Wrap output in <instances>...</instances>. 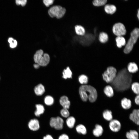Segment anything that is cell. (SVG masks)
I'll list each match as a JSON object with an SVG mask.
<instances>
[{
    "instance_id": "cell-27",
    "label": "cell",
    "mask_w": 139,
    "mask_h": 139,
    "mask_svg": "<svg viewBox=\"0 0 139 139\" xmlns=\"http://www.w3.org/2000/svg\"><path fill=\"white\" fill-rule=\"evenodd\" d=\"M72 73L69 67H67L66 69H64L63 72V77L66 79L71 78L72 77Z\"/></svg>"
},
{
    "instance_id": "cell-2",
    "label": "cell",
    "mask_w": 139,
    "mask_h": 139,
    "mask_svg": "<svg viewBox=\"0 0 139 139\" xmlns=\"http://www.w3.org/2000/svg\"><path fill=\"white\" fill-rule=\"evenodd\" d=\"M79 94L82 101H86L88 100L91 103H94L97 100L98 93L96 89L90 85H82L79 89Z\"/></svg>"
},
{
    "instance_id": "cell-23",
    "label": "cell",
    "mask_w": 139,
    "mask_h": 139,
    "mask_svg": "<svg viewBox=\"0 0 139 139\" xmlns=\"http://www.w3.org/2000/svg\"><path fill=\"white\" fill-rule=\"evenodd\" d=\"M76 33L78 35L83 36L85 33V30L84 27L81 25H77L75 27Z\"/></svg>"
},
{
    "instance_id": "cell-16",
    "label": "cell",
    "mask_w": 139,
    "mask_h": 139,
    "mask_svg": "<svg viewBox=\"0 0 139 139\" xmlns=\"http://www.w3.org/2000/svg\"><path fill=\"white\" fill-rule=\"evenodd\" d=\"M59 102L63 108L68 109L70 105V102L66 96H62L59 100Z\"/></svg>"
},
{
    "instance_id": "cell-1",
    "label": "cell",
    "mask_w": 139,
    "mask_h": 139,
    "mask_svg": "<svg viewBox=\"0 0 139 139\" xmlns=\"http://www.w3.org/2000/svg\"><path fill=\"white\" fill-rule=\"evenodd\" d=\"M126 68L121 70L111 83L116 91L121 92L129 89L132 82V75Z\"/></svg>"
},
{
    "instance_id": "cell-20",
    "label": "cell",
    "mask_w": 139,
    "mask_h": 139,
    "mask_svg": "<svg viewBox=\"0 0 139 139\" xmlns=\"http://www.w3.org/2000/svg\"><path fill=\"white\" fill-rule=\"evenodd\" d=\"M102 116L106 120L110 121L113 119V115L111 111L108 109H106L103 112Z\"/></svg>"
},
{
    "instance_id": "cell-32",
    "label": "cell",
    "mask_w": 139,
    "mask_h": 139,
    "mask_svg": "<svg viewBox=\"0 0 139 139\" xmlns=\"http://www.w3.org/2000/svg\"><path fill=\"white\" fill-rule=\"evenodd\" d=\"M8 41L9 44L11 48H13L16 47L18 43L15 39L12 37H10L8 39Z\"/></svg>"
},
{
    "instance_id": "cell-17",
    "label": "cell",
    "mask_w": 139,
    "mask_h": 139,
    "mask_svg": "<svg viewBox=\"0 0 139 139\" xmlns=\"http://www.w3.org/2000/svg\"><path fill=\"white\" fill-rule=\"evenodd\" d=\"M126 136L127 139H138L139 134L135 130H131L126 132Z\"/></svg>"
},
{
    "instance_id": "cell-7",
    "label": "cell",
    "mask_w": 139,
    "mask_h": 139,
    "mask_svg": "<svg viewBox=\"0 0 139 139\" xmlns=\"http://www.w3.org/2000/svg\"><path fill=\"white\" fill-rule=\"evenodd\" d=\"M112 31L113 33L117 36H123L126 33V30L125 25L120 22L115 23L113 26Z\"/></svg>"
},
{
    "instance_id": "cell-4",
    "label": "cell",
    "mask_w": 139,
    "mask_h": 139,
    "mask_svg": "<svg viewBox=\"0 0 139 139\" xmlns=\"http://www.w3.org/2000/svg\"><path fill=\"white\" fill-rule=\"evenodd\" d=\"M34 59L35 63L40 66H46L49 63L50 57L47 53H44L43 50L39 49L37 50L34 56Z\"/></svg>"
},
{
    "instance_id": "cell-14",
    "label": "cell",
    "mask_w": 139,
    "mask_h": 139,
    "mask_svg": "<svg viewBox=\"0 0 139 139\" xmlns=\"http://www.w3.org/2000/svg\"><path fill=\"white\" fill-rule=\"evenodd\" d=\"M103 92L106 96L109 98H112L114 94L113 88L110 85H107L103 89Z\"/></svg>"
},
{
    "instance_id": "cell-3",
    "label": "cell",
    "mask_w": 139,
    "mask_h": 139,
    "mask_svg": "<svg viewBox=\"0 0 139 139\" xmlns=\"http://www.w3.org/2000/svg\"><path fill=\"white\" fill-rule=\"evenodd\" d=\"M139 36V29L138 28H135L131 32L130 37L124 49L123 52L125 54H129L132 51Z\"/></svg>"
},
{
    "instance_id": "cell-19",
    "label": "cell",
    "mask_w": 139,
    "mask_h": 139,
    "mask_svg": "<svg viewBox=\"0 0 139 139\" xmlns=\"http://www.w3.org/2000/svg\"><path fill=\"white\" fill-rule=\"evenodd\" d=\"M116 45L119 48L126 45V41L125 38L123 36H117L115 38Z\"/></svg>"
},
{
    "instance_id": "cell-5",
    "label": "cell",
    "mask_w": 139,
    "mask_h": 139,
    "mask_svg": "<svg viewBox=\"0 0 139 139\" xmlns=\"http://www.w3.org/2000/svg\"><path fill=\"white\" fill-rule=\"evenodd\" d=\"M117 70L112 66L108 67L102 74L103 80L107 84L111 83L116 77Z\"/></svg>"
},
{
    "instance_id": "cell-40",
    "label": "cell",
    "mask_w": 139,
    "mask_h": 139,
    "mask_svg": "<svg viewBox=\"0 0 139 139\" xmlns=\"http://www.w3.org/2000/svg\"><path fill=\"white\" fill-rule=\"evenodd\" d=\"M137 17L138 19L139 20V10L138 9L137 10Z\"/></svg>"
},
{
    "instance_id": "cell-21",
    "label": "cell",
    "mask_w": 139,
    "mask_h": 139,
    "mask_svg": "<svg viewBox=\"0 0 139 139\" xmlns=\"http://www.w3.org/2000/svg\"><path fill=\"white\" fill-rule=\"evenodd\" d=\"M36 110L34 112L35 115L37 117H39L43 114L45 110L44 106L40 104H37L36 105Z\"/></svg>"
},
{
    "instance_id": "cell-39",
    "label": "cell",
    "mask_w": 139,
    "mask_h": 139,
    "mask_svg": "<svg viewBox=\"0 0 139 139\" xmlns=\"http://www.w3.org/2000/svg\"><path fill=\"white\" fill-rule=\"evenodd\" d=\"M40 65L38 64L35 63L33 65V66L36 69H38L39 68L40 66Z\"/></svg>"
},
{
    "instance_id": "cell-37",
    "label": "cell",
    "mask_w": 139,
    "mask_h": 139,
    "mask_svg": "<svg viewBox=\"0 0 139 139\" xmlns=\"http://www.w3.org/2000/svg\"><path fill=\"white\" fill-rule=\"evenodd\" d=\"M134 102L137 105H139V95H136L134 99Z\"/></svg>"
},
{
    "instance_id": "cell-18",
    "label": "cell",
    "mask_w": 139,
    "mask_h": 139,
    "mask_svg": "<svg viewBox=\"0 0 139 139\" xmlns=\"http://www.w3.org/2000/svg\"><path fill=\"white\" fill-rule=\"evenodd\" d=\"M104 8L105 11L106 13L110 14H114L117 10L116 6L115 5L112 4L106 5Z\"/></svg>"
},
{
    "instance_id": "cell-34",
    "label": "cell",
    "mask_w": 139,
    "mask_h": 139,
    "mask_svg": "<svg viewBox=\"0 0 139 139\" xmlns=\"http://www.w3.org/2000/svg\"><path fill=\"white\" fill-rule=\"evenodd\" d=\"M27 3L26 0H16L15 1V3L18 5H21L22 6L25 5Z\"/></svg>"
},
{
    "instance_id": "cell-30",
    "label": "cell",
    "mask_w": 139,
    "mask_h": 139,
    "mask_svg": "<svg viewBox=\"0 0 139 139\" xmlns=\"http://www.w3.org/2000/svg\"><path fill=\"white\" fill-rule=\"evenodd\" d=\"M107 2L106 0H94L92 2V4L95 6H100L105 5Z\"/></svg>"
},
{
    "instance_id": "cell-38",
    "label": "cell",
    "mask_w": 139,
    "mask_h": 139,
    "mask_svg": "<svg viewBox=\"0 0 139 139\" xmlns=\"http://www.w3.org/2000/svg\"><path fill=\"white\" fill-rule=\"evenodd\" d=\"M43 139H54L53 137L50 135L47 134L43 137Z\"/></svg>"
},
{
    "instance_id": "cell-25",
    "label": "cell",
    "mask_w": 139,
    "mask_h": 139,
    "mask_svg": "<svg viewBox=\"0 0 139 139\" xmlns=\"http://www.w3.org/2000/svg\"><path fill=\"white\" fill-rule=\"evenodd\" d=\"M66 123L67 126L69 128H73L76 122L75 118L73 116H69L67 118L66 120Z\"/></svg>"
},
{
    "instance_id": "cell-10",
    "label": "cell",
    "mask_w": 139,
    "mask_h": 139,
    "mask_svg": "<svg viewBox=\"0 0 139 139\" xmlns=\"http://www.w3.org/2000/svg\"><path fill=\"white\" fill-rule=\"evenodd\" d=\"M130 119L137 125L139 124V110L135 109L129 115Z\"/></svg>"
},
{
    "instance_id": "cell-15",
    "label": "cell",
    "mask_w": 139,
    "mask_h": 139,
    "mask_svg": "<svg viewBox=\"0 0 139 139\" xmlns=\"http://www.w3.org/2000/svg\"><path fill=\"white\" fill-rule=\"evenodd\" d=\"M127 70L130 73L133 74L136 73L138 70L137 64L135 62H129L127 66Z\"/></svg>"
},
{
    "instance_id": "cell-35",
    "label": "cell",
    "mask_w": 139,
    "mask_h": 139,
    "mask_svg": "<svg viewBox=\"0 0 139 139\" xmlns=\"http://www.w3.org/2000/svg\"><path fill=\"white\" fill-rule=\"evenodd\" d=\"M54 0H44L43 2L44 4L46 7H49L52 5L54 2Z\"/></svg>"
},
{
    "instance_id": "cell-33",
    "label": "cell",
    "mask_w": 139,
    "mask_h": 139,
    "mask_svg": "<svg viewBox=\"0 0 139 139\" xmlns=\"http://www.w3.org/2000/svg\"><path fill=\"white\" fill-rule=\"evenodd\" d=\"M60 114L63 117L66 118H67L69 117L70 114L68 109L64 108L61 110Z\"/></svg>"
},
{
    "instance_id": "cell-26",
    "label": "cell",
    "mask_w": 139,
    "mask_h": 139,
    "mask_svg": "<svg viewBox=\"0 0 139 139\" xmlns=\"http://www.w3.org/2000/svg\"><path fill=\"white\" fill-rule=\"evenodd\" d=\"M108 39V34L104 32H100L99 36V41L103 43L107 42Z\"/></svg>"
},
{
    "instance_id": "cell-29",
    "label": "cell",
    "mask_w": 139,
    "mask_h": 139,
    "mask_svg": "<svg viewBox=\"0 0 139 139\" xmlns=\"http://www.w3.org/2000/svg\"><path fill=\"white\" fill-rule=\"evenodd\" d=\"M78 80L79 82L82 85L86 84L88 83V78L84 74L80 75L79 77Z\"/></svg>"
},
{
    "instance_id": "cell-8",
    "label": "cell",
    "mask_w": 139,
    "mask_h": 139,
    "mask_svg": "<svg viewBox=\"0 0 139 139\" xmlns=\"http://www.w3.org/2000/svg\"><path fill=\"white\" fill-rule=\"evenodd\" d=\"M64 123L63 119L60 117H52L50 120L49 125L51 127L56 130H60L63 128Z\"/></svg>"
},
{
    "instance_id": "cell-13",
    "label": "cell",
    "mask_w": 139,
    "mask_h": 139,
    "mask_svg": "<svg viewBox=\"0 0 139 139\" xmlns=\"http://www.w3.org/2000/svg\"><path fill=\"white\" fill-rule=\"evenodd\" d=\"M103 132V129L102 126L99 124H96L92 131L93 135L97 137L101 136Z\"/></svg>"
},
{
    "instance_id": "cell-11",
    "label": "cell",
    "mask_w": 139,
    "mask_h": 139,
    "mask_svg": "<svg viewBox=\"0 0 139 139\" xmlns=\"http://www.w3.org/2000/svg\"><path fill=\"white\" fill-rule=\"evenodd\" d=\"M28 126L31 130L33 131H37L40 128L39 122L36 119H31L28 123Z\"/></svg>"
},
{
    "instance_id": "cell-24",
    "label": "cell",
    "mask_w": 139,
    "mask_h": 139,
    "mask_svg": "<svg viewBox=\"0 0 139 139\" xmlns=\"http://www.w3.org/2000/svg\"><path fill=\"white\" fill-rule=\"evenodd\" d=\"M76 130L78 133L85 135L87 133V129L86 127L82 124H79L76 127Z\"/></svg>"
},
{
    "instance_id": "cell-36",
    "label": "cell",
    "mask_w": 139,
    "mask_h": 139,
    "mask_svg": "<svg viewBox=\"0 0 139 139\" xmlns=\"http://www.w3.org/2000/svg\"><path fill=\"white\" fill-rule=\"evenodd\" d=\"M58 139H69L68 136L65 134H63L60 135Z\"/></svg>"
},
{
    "instance_id": "cell-9",
    "label": "cell",
    "mask_w": 139,
    "mask_h": 139,
    "mask_svg": "<svg viewBox=\"0 0 139 139\" xmlns=\"http://www.w3.org/2000/svg\"><path fill=\"white\" fill-rule=\"evenodd\" d=\"M110 129L114 132H118L121 128V124L120 122L117 119H112L109 121V125Z\"/></svg>"
},
{
    "instance_id": "cell-31",
    "label": "cell",
    "mask_w": 139,
    "mask_h": 139,
    "mask_svg": "<svg viewBox=\"0 0 139 139\" xmlns=\"http://www.w3.org/2000/svg\"><path fill=\"white\" fill-rule=\"evenodd\" d=\"M44 102L46 105L51 106L54 103V99L52 97L48 95L46 96L45 98Z\"/></svg>"
},
{
    "instance_id": "cell-12",
    "label": "cell",
    "mask_w": 139,
    "mask_h": 139,
    "mask_svg": "<svg viewBox=\"0 0 139 139\" xmlns=\"http://www.w3.org/2000/svg\"><path fill=\"white\" fill-rule=\"evenodd\" d=\"M120 104L122 107L124 109L127 110L130 109L132 106L131 101L126 97L123 98L121 100Z\"/></svg>"
},
{
    "instance_id": "cell-28",
    "label": "cell",
    "mask_w": 139,
    "mask_h": 139,
    "mask_svg": "<svg viewBox=\"0 0 139 139\" xmlns=\"http://www.w3.org/2000/svg\"><path fill=\"white\" fill-rule=\"evenodd\" d=\"M132 91L135 94L138 95L139 93V83L136 82L133 83L131 85Z\"/></svg>"
},
{
    "instance_id": "cell-22",
    "label": "cell",
    "mask_w": 139,
    "mask_h": 139,
    "mask_svg": "<svg viewBox=\"0 0 139 139\" xmlns=\"http://www.w3.org/2000/svg\"><path fill=\"white\" fill-rule=\"evenodd\" d=\"M34 90L36 95H41L44 93L45 89L44 86L42 84H40L35 87Z\"/></svg>"
},
{
    "instance_id": "cell-6",
    "label": "cell",
    "mask_w": 139,
    "mask_h": 139,
    "mask_svg": "<svg viewBox=\"0 0 139 139\" xmlns=\"http://www.w3.org/2000/svg\"><path fill=\"white\" fill-rule=\"evenodd\" d=\"M66 12L65 8L60 5H56L51 7L48 10V13L51 18L56 17L59 19L64 16Z\"/></svg>"
}]
</instances>
